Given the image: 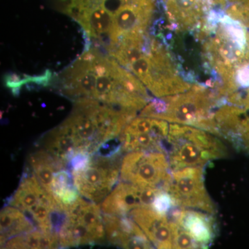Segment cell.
Here are the masks:
<instances>
[{"instance_id":"obj_1","label":"cell","mask_w":249,"mask_h":249,"mask_svg":"<svg viewBox=\"0 0 249 249\" xmlns=\"http://www.w3.org/2000/svg\"><path fill=\"white\" fill-rule=\"evenodd\" d=\"M55 85L73 102L92 100L133 117L151 100L137 77L115 59L92 47L59 75Z\"/></svg>"},{"instance_id":"obj_2","label":"cell","mask_w":249,"mask_h":249,"mask_svg":"<svg viewBox=\"0 0 249 249\" xmlns=\"http://www.w3.org/2000/svg\"><path fill=\"white\" fill-rule=\"evenodd\" d=\"M55 4L81 26L91 47L109 56L123 41L146 32L155 9V0H56Z\"/></svg>"},{"instance_id":"obj_3","label":"cell","mask_w":249,"mask_h":249,"mask_svg":"<svg viewBox=\"0 0 249 249\" xmlns=\"http://www.w3.org/2000/svg\"><path fill=\"white\" fill-rule=\"evenodd\" d=\"M134 118L92 100L74 101L70 116L46 134L42 145L69 165L76 155H94L103 145L116 139Z\"/></svg>"},{"instance_id":"obj_4","label":"cell","mask_w":249,"mask_h":249,"mask_svg":"<svg viewBox=\"0 0 249 249\" xmlns=\"http://www.w3.org/2000/svg\"><path fill=\"white\" fill-rule=\"evenodd\" d=\"M110 56L157 98L174 96L191 89L176 74L168 54L147 31L123 41Z\"/></svg>"},{"instance_id":"obj_5","label":"cell","mask_w":249,"mask_h":249,"mask_svg":"<svg viewBox=\"0 0 249 249\" xmlns=\"http://www.w3.org/2000/svg\"><path fill=\"white\" fill-rule=\"evenodd\" d=\"M224 102V98L198 87L174 96L150 100L140 116L194 126L213 133L214 111Z\"/></svg>"},{"instance_id":"obj_6","label":"cell","mask_w":249,"mask_h":249,"mask_svg":"<svg viewBox=\"0 0 249 249\" xmlns=\"http://www.w3.org/2000/svg\"><path fill=\"white\" fill-rule=\"evenodd\" d=\"M217 137L194 126L169 124L165 152L171 170L203 168L212 160L227 157V148Z\"/></svg>"},{"instance_id":"obj_7","label":"cell","mask_w":249,"mask_h":249,"mask_svg":"<svg viewBox=\"0 0 249 249\" xmlns=\"http://www.w3.org/2000/svg\"><path fill=\"white\" fill-rule=\"evenodd\" d=\"M8 204L27 214L37 229L57 238L65 209L31 172L23 175L18 189L9 198Z\"/></svg>"},{"instance_id":"obj_8","label":"cell","mask_w":249,"mask_h":249,"mask_svg":"<svg viewBox=\"0 0 249 249\" xmlns=\"http://www.w3.org/2000/svg\"><path fill=\"white\" fill-rule=\"evenodd\" d=\"M64 209L57 232L59 247L94 246L104 240V217L96 203L79 197Z\"/></svg>"},{"instance_id":"obj_9","label":"cell","mask_w":249,"mask_h":249,"mask_svg":"<svg viewBox=\"0 0 249 249\" xmlns=\"http://www.w3.org/2000/svg\"><path fill=\"white\" fill-rule=\"evenodd\" d=\"M121 161L120 152L107 155L97 152L84 165L71 170L80 196L94 203L104 200L117 184Z\"/></svg>"},{"instance_id":"obj_10","label":"cell","mask_w":249,"mask_h":249,"mask_svg":"<svg viewBox=\"0 0 249 249\" xmlns=\"http://www.w3.org/2000/svg\"><path fill=\"white\" fill-rule=\"evenodd\" d=\"M163 190L178 207L215 213V206L205 186L204 170L201 167L171 170Z\"/></svg>"},{"instance_id":"obj_11","label":"cell","mask_w":249,"mask_h":249,"mask_svg":"<svg viewBox=\"0 0 249 249\" xmlns=\"http://www.w3.org/2000/svg\"><path fill=\"white\" fill-rule=\"evenodd\" d=\"M169 160L161 151L127 152L121 161L123 181L142 187L161 188L171 173Z\"/></svg>"},{"instance_id":"obj_12","label":"cell","mask_w":249,"mask_h":249,"mask_svg":"<svg viewBox=\"0 0 249 249\" xmlns=\"http://www.w3.org/2000/svg\"><path fill=\"white\" fill-rule=\"evenodd\" d=\"M168 130L169 124L166 121L147 116L134 118L119 137L122 151L165 152Z\"/></svg>"},{"instance_id":"obj_13","label":"cell","mask_w":249,"mask_h":249,"mask_svg":"<svg viewBox=\"0 0 249 249\" xmlns=\"http://www.w3.org/2000/svg\"><path fill=\"white\" fill-rule=\"evenodd\" d=\"M161 188L137 186L133 183H118L103 201L101 209L105 214L128 216L134 210L152 207Z\"/></svg>"},{"instance_id":"obj_14","label":"cell","mask_w":249,"mask_h":249,"mask_svg":"<svg viewBox=\"0 0 249 249\" xmlns=\"http://www.w3.org/2000/svg\"><path fill=\"white\" fill-rule=\"evenodd\" d=\"M214 134L249 154V105L224 103L214 111Z\"/></svg>"},{"instance_id":"obj_15","label":"cell","mask_w":249,"mask_h":249,"mask_svg":"<svg viewBox=\"0 0 249 249\" xmlns=\"http://www.w3.org/2000/svg\"><path fill=\"white\" fill-rule=\"evenodd\" d=\"M172 227L188 236L198 249H208L215 237L212 214L175 206L168 213Z\"/></svg>"},{"instance_id":"obj_16","label":"cell","mask_w":249,"mask_h":249,"mask_svg":"<svg viewBox=\"0 0 249 249\" xmlns=\"http://www.w3.org/2000/svg\"><path fill=\"white\" fill-rule=\"evenodd\" d=\"M106 237L111 245L124 249H152L147 236L132 218L105 214Z\"/></svg>"},{"instance_id":"obj_17","label":"cell","mask_w":249,"mask_h":249,"mask_svg":"<svg viewBox=\"0 0 249 249\" xmlns=\"http://www.w3.org/2000/svg\"><path fill=\"white\" fill-rule=\"evenodd\" d=\"M157 249H173L171 224L168 214L160 213L152 207L134 210L129 214Z\"/></svg>"},{"instance_id":"obj_18","label":"cell","mask_w":249,"mask_h":249,"mask_svg":"<svg viewBox=\"0 0 249 249\" xmlns=\"http://www.w3.org/2000/svg\"><path fill=\"white\" fill-rule=\"evenodd\" d=\"M1 247L8 240L25 232L37 229L35 223L22 211L6 206L1 212Z\"/></svg>"},{"instance_id":"obj_19","label":"cell","mask_w":249,"mask_h":249,"mask_svg":"<svg viewBox=\"0 0 249 249\" xmlns=\"http://www.w3.org/2000/svg\"><path fill=\"white\" fill-rule=\"evenodd\" d=\"M31 172L49 192L54 175L66 165L45 149L31 154L29 159Z\"/></svg>"},{"instance_id":"obj_20","label":"cell","mask_w":249,"mask_h":249,"mask_svg":"<svg viewBox=\"0 0 249 249\" xmlns=\"http://www.w3.org/2000/svg\"><path fill=\"white\" fill-rule=\"evenodd\" d=\"M49 193L62 208L74 203L79 198L80 195L75 186L72 175L65 168L55 174Z\"/></svg>"},{"instance_id":"obj_21","label":"cell","mask_w":249,"mask_h":249,"mask_svg":"<svg viewBox=\"0 0 249 249\" xmlns=\"http://www.w3.org/2000/svg\"><path fill=\"white\" fill-rule=\"evenodd\" d=\"M58 246V239L55 236L36 229L10 239L1 248L52 249Z\"/></svg>"}]
</instances>
